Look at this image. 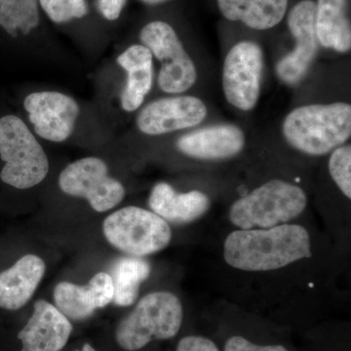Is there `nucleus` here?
I'll return each instance as SVG.
<instances>
[{
    "mask_svg": "<svg viewBox=\"0 0 351 351\" xmlns=\"http://www.w3.org/2000/svg\"><path fill=\"white\" fill-rule=\"evenodd\" d=\"M311 257V237L299 225L235 230L223 244L226 263L244 271H270Z\"/></svg>",
    "mask_w": 351,
    "mask_h": 351,
    "instance_id": "nucleus-1",
    "label": "nucleus"
},
{
    "mask_svg": "<svg viewBox=\"0 0 351 351\" xmlns=\"http://www.w3.org/2000/svg\"><path fill=\"white\" fill-rule=\"evenodd\" d=\"M282 133L297 151L307 156H325L350 140L351 106L337 101L295 108L284 119Z\"/></svg>",
    "mask_w": 351,
    "mask_h": 351,
    "instance_id": "nucleus-2",
    "label": "nucleus"
},
{
    "mask_svg": "<svg viewBox=\"0 0 351 351\" xmlns=\"http://www.w3.org/2000/svg\"><path fill=\"white\" fill-rule=\"evenodd\" d=\"M306 204V195L302 189L274 179L235 201L228 217L230 223L239 230H265L297 218Z\"/></svg>",
    "mask_w": 351,
    "mask_h": 351,
    "instance_id": "nucleus-3",
    "label": "nucleus"
},
{
    "mask_svg": "<svg viewBox=\"0 0 351 351\" xmlns=\"http://www.w3.org/2000/svg\"><path fill=\"white\" fill-rule=\"evenodd\" d=\"M182 306L170 292H154L145 295L135 308L120 321L115 339L120 348L136 351L154 339L174 338L181 329Z\"/></svg>",
    "mask_w": 351,
    "mask_h": 351,
    "instance_id": "nucleus-4",
    "label": "nucleus"
},
{
    "mask_svg": "<svg viewBox=\"0 0 351 351\" xmlns=\"http://www.w3.org/2000/svg\"><path fill=\"white\" fill-rule=\"evenodd\" d=\"M0 157L5 162L0 179L15 189L34 188L49 172V161L43 147L16 115L0 119Z\"/></svg>",
    "mask_w": 351,
    "mask_h": 351,
    "instance_id": "nucleus-5",
    "label": "nucleus"
},
{
    "mask_svg": "<svg viewBox=\"0 0 351 351\" xmlns=\"http://www.w3.org/2000/svg\"><path fill=\"white\" fill-rule=\"evenodd\" d=\"M108 243L131 257L142 258L163 250L172 239L169 223L152 211L128 206L105 219Z\"/></svg>",
    "mask_w": 351,
    "mask_h": 351,
    "instance_id": "nucleus-6",
    "label": "nucleus"
},
{
    "mask_svg": "<svg viewBox=\"0 0 351 351\" xmlns=\"http://www.w3.org/2000/svg\"><path fill=\"white\" fill-rule=\"evenodd\" d=\"M140 39L161 63L158 85L163 92L184 93L195 84V64L169 24L162 21L149 23L141 31Z\"/></svg>",
    "mask_w": 351,
    "mask_h": 351,
    "instance_id": "nucleus-7",
    "label": "nucleus"
},
{
    "mask_svg": "<svg viewBox=\"0 0 351 351\" xmlns=\"http://www.w3.org/2000/svg\"><path fill=\"white\" fill-rule=\"evenodd\" d=\"M59 186L66 195L86 199L99 213L113 209L125 196L123 184L108 175L107 164L98 157L69 164L60 174Z\"/></svg>",
    "mask_w": 351,
    "mask_h": 351,
    "instance_id": "nucleus-8",
    "label": "nucleus"
},
{
    "mask_svg": "<svg viewBox=\"0 0 351 351\" xmlns=\"http://www.w3.org/2000/svg\"><path fill=\"white\" fill-rule=\"evenodd\" d=\"M263 69L262 48L253 41H241L228 51L223 68L226 101L243 112L253 110L261 95Z\"/></svg>",
    "mask_w": 351,
    "mask_h": 351,
    "instance_id": "nucleus-9",
    "label": "nucleus"
},
{
    "mask_svg": "<svg viewBox=\"0 0 351 351\" xmlns=\"http://www.w3.org/2000/svg\"><path fill=\"white\" fill-rule=\"evenodd\" d=\"M315 13L316 3L313 0H302L289 13L288 27L295 39V47L276 64L277 75L286 84L301 82L316 57L319 43L316 36Z\"/></svg>",
    "mask_w": 351,
    "mask_h": 351,
    "instance_id": "nucleus-10",
    "label": "nucleus"
},
{
    "mask_svg": "<svg viewBox=\"0 0 351 351\" xmlns=\"http://www.w3.org/2000/svg\"><path fill=\"white\" fill-rule=\"evenodd\" d=\"M25 110L34 132L50 142L68 140L75 130L80 106L75 99L60 92L43 91L29 94L24 101Z\"/></svg>",
    "mask_w": 351,
    "mask_h": 351,
    "instance_id": "nucleus-11",
    "label": "nucleus"
},
{
    "mask_svg": "<svg viewBox=\"0 0 351 351\" xmlns=\"http://www.w3.org/2000/svg\"><path fill=\"white\" fill-rule=\"evenodd\" d=\"M207 108L199 98L176 96L147 104L137 117L138 130L159 136L199 125L207 117Z\"/></svg>",
    "mask_w": 351,
    "mask_h": 351,
    "instance_id": "nucleus-12",
    "label": "nucleus"
},
{
    "mask_svg": "<svg viewBox=\"0 0 351 351\" xmlns=\"http://www.w3.org/2000/svg\"><path fill=\"white\" fill-rule=\"evenodd\" d=\"M73 326L56 306L39 300L27 324L18 334L21 351H61L68 343Z\"/></svg>",
    "mask_w": 351,
    "mask_h": 351,
    "instance_id": "nucleus-13",
    "label": "nucleus"
},
{
    "mask_svg": "<svg viewBox=\"0 0 351 351\" xmlns=\"http://www.w3.org/2000/svg\"><path fill=\"white\" fill-rule=\"evenodd\" d=\"M244 132L233 124H219L184 134L177 147L184 156L200 160H221L237 156L244 149Z\"/></svg>",
    "mask_w": 351,
    "mask_h": 351,
    "instance_id": "nucleus-14",
    "label": "nucleus"
},
{
    "mask_svg": "<svg viewBox=\"0 0 351 351\" xmlns=\"http://www.w3.org/2000/svg\"><path fill=\"white\" fill-rule=\"evenodd\" d=\"M112 299V279L107 272L95 274L87 285L61 282L54 290L55 306L73 320L90 317L96 309L110 304Z\"/></svg>",
    "mask_w": 351,
    "mask_h": 351,
    "instance_id": "nucleus-15",
    "label": "nucleus"
},
{
    "mask_svg": "<svg viewBox=\"0 0 351 351\" xmlns=\"http://www.w3.org/2000/svg\"><path fill=\"white\" fill-rule=\"evenodd\" d=\"M43 258L25 255L0 274V307L17 311L32 299L45 274Z\"/></svg>",
    "mask_w": 351,
    "mask_h": 351,
    "instance_id": "nucleus-16",
    "label": "nucleus"
},
{
    "mask_svg": "<svg viewBox=\"0 0 351 351\" xmlns=\"http://www.w3.org/2000/svg\"><path fill=\"white\" fill-rule=\"evenodd\" d=\"M149 205L167 223H189L207 213L210 199L202 191L179 193L167 182H158L152 189Z\"/></svg>",
    "mask_w": 351,
    "mask_h": 351,
    "instance_id": "nucleus-17",
    "label": "nucleus"
},
{
    "mask_svg": "<svg viewBox=\"0 0 351 351\" xmlns=\"http://www.w3.org/2000/svg\"><path fill=\"white\" fill-rule=\"evenodd\" d=\"M117 64L127 73L121 95L122 108L127 112L137 110L151 92L154 82V61L151 51L135 44L117 57Z\"/></svg>",
    "mask_w": 351,
    "mask_h": 351,
    "instance_id": "nucleus-18",
    "label": "nucleus"
},
{
    "mask_svg": "<svg viewBox=\"0 0 351 351\" xmlns=\"http://www.w3.org/2000/svg\"><path fill=\"white\" fill-rule=\"evenodd\" d=\"M348 0H318L315 29L318 43L327 49L346 53L351 49Z\"/></svg>",
    "mask_w": 351,
    "mask_h": 351,
    "instance_id": "nucleus-19",
    "label": "nucleus"
},
{
    "mask_svg": "<svg viewBox=\"0 0 351 351\" xmlns=\"http://www.w3.org/2000/svg\"><path fill=\"white\" fill-rule=\"evenodd\" d=\"M218 6L226 19L265 31L283 20L288 0H218Z\"/></svg>",
    "mask_w": 351,
    "mask_h": 351,
    "instance_id": "nucleus-20",
    "label": "nucleus"
},
{
    "mask_svg": "<svg viewBox=\"0 0 351 351\" xmlns=\"http://www.w3.org/2000/svg\"><path fill=\"white\" fill-rule=\"evenodd\" d=\"M151 265L142 258L128 257L113 265L112 302L117 306H129L137 300L140 285L151 276Z\"/></svg>",
    "mask_w": 351,
    "mask_h": 351,
    "instance_id": "nucleus-21",
    "label": "nucleus"
},
{
    "mask_svg": "<svg viewBox=\"0 0 351 351\" xmlns=\"http://www.w3.org/2000/svg\"><path fill=\"white\" fill-rule=\"evenodd\" d=\"M38 24V0H0V25L13 38L27 36Z\"/></svg>",
    "mask_w": 351,
    "mask_h": 351,
    "instance_id": "nucleus-22",
    "label": "nucleus"
},
{
    "mask_svg": "<svg viewBox=\"0 0 351 351\" xmlns=\"http://www.w3.org/2000/svg\"><path fill=\"white\" fill-rule=\"evenodd\" d=\"M329 172L341 193L351 198V147L341 145L332 151L329 158Z\"/></svg>",
    "mask_w": 351,
    "mask_h": 351,
    "instance_id": "nucleus-23",
    "label": "nucleus"
},
{
    "mask_svg": "<svg viewBox=\"0 0 351 351\" xmlns=\"http://www.w3.org/2000/svg\"><path fill=\"white\" fill-rule=\"evenodd\" d=\"M39 3L46 15L57 24L82 19L88 13L85 0H39Z\"/></svg>",
    "mask_w": 351,
    "mask_h": 351,
    "instance_id": "nucleus-24",
    "label": "nucleus"
},
{
    "mask_svg": "<svg viewBox=\"0 0 351 351\" xmlns=\"http://www.w3.org/2000/svg\"><path fill=\"white\" fill-rule=\"evenodd\" d=\"M225 351H289L282 346H258L243 337L234 336L228 339Z\"/></svg>",
    "mask_w": 351,
    "mask_h": 351,
    "instance_id": "nucleus-25",
    "label": "nucleus"
},
{
    "mask_svg": "<svg viewBox=\"0 0 351 351\" xmlns=\"http://www.w3.org/2000/svg\"><path fill=\"white\" fill-rule=\"evenodd\" d=\"M177 351H219L218 346L211 339L200 336H189L182 339L177 346Z\"/></svg>",
    "mask_w": 351,
    "mask_h": 351,
    "instance_id": "nucleus-26",
    "label": "nucleus"
},
{
    "mask_svg": "<svg viewBox=\"0 0 351 351\" xmlns=\"http://www.w3.org/2000/svg\"><path fill=\"white\" fill-rule=\"evenodd\" d=\"M127 0H97V7L104 18L108 21L119 19Z\"/></svg>",
    "mask_w": 351,
    "mask_h": 351,
    "instance_id": "nucleus-27",
    "label": "nucleus"
},
{
    "mask_svg": "<svg viewBox=\"0 0 351 351\" xmlns=\"http://www.w3.org/2000/svg\"><path fill=\"white\" fill-rule=\"evenodd\" d=\"M144 3L151 4V5H156V4L164 3V2L170 1V0H141Z\"/></svg>",
    "mask_w": 351,
    "mask_h": 351,
    "instance_id": "nucleus-28",
    "label": "nucleus"
},
{
    "mask_svg": "<svg viewBox=\"0 0 351 351\" xmlns=\"http://www.w3.org/2000/svg\"><path fill=\"white\" fill-rule=\"evenodd\" d=\"M82 351H96V350H95L94 348H92L91 346L88 345V343H86V345H84V346H83Z\"/></svg>",
    "mask_w": 351,
    "mask_h": 351,
    "instance_id": "nucleus-29",
    "label": "nucleus"
}]
</instances>
